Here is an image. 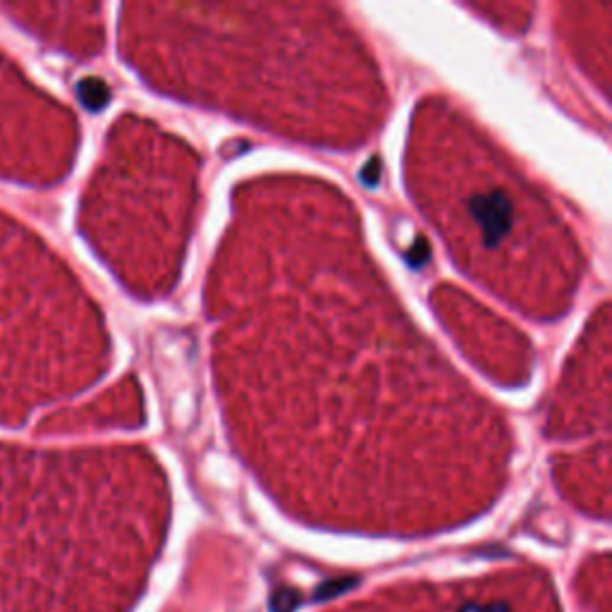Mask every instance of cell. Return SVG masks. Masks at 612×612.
I'll use <instances>...</instances> for the list:
<instances>
[{
  "label": "cell",
  "instance_id": "cell-1",
  "mask_svg": "<svg viewBox=\"0 0 612 612\" xmlns=\"http://www.w3.org/2000/svg\"><path fill=\"white\" fill-rule=\"evenodd\" d=\"M106 352L99 311L70 268L0 211V424L87 388Z\"/></svg>",
  "mask_w": 612,
  "mask_h": 612
},
{
  "label": "cell",
  "instance_id": "cell-2",
  "mask_svg": "<svg viewBox=\"0 0 612 612\" xmlns=\"http://www.w3.org/2000/svg\"><path fill=\"white\" fill-rule=\"evenodd\" d=\"M77 146L75 118L0 53V177L48 187L70 168Z\"/></svg>",
  "mask_w": 612,
  "mask_h": 612
},
{
  "label": "cell",
  "instance_id": "cell-3",
  "mask_svg": "<svg viewBox=\"0 0 612 612\" xmlns=\"http://www.w3.org/2000/svg\"><path fill=\"white\" fill-rule=\"evenodd\" d=\"M0 12L24 32L77 58L101 48L99 5H0Z\"/></svg>",
  "mask_w": 612,
  "mask_h": 612
},
{
  "label": "cell",
  "instance_id": "cell-4",
  "mask_svg": "<svg viewBox=\"0 0 612 612\" xmlns=\"http://www.w3.org/2000/svg\"><path fill=\"white\" fill-rule=\"evenodd\" d=\"M297 603H299V596L295 591H287V589H283V591H278L273 596V601H271V608H273V612H292L297 608Z\"/></svg>",
  "mask_w": 612,
  "mask_h": 612
},
{
  "label": "cell",
  "instance_id": "cell-5",
  "mask_svg": "<svg viewBox=\"0 0 612 612\" xmlns=\"http://www.w3.org/2000/svg\"><path fill=\"white\" fill-rule=\"evenodd\" d=\"M464 612H510L503 605H486V608H467Z\"/></svg>",
  "mask_w": 612,
  "mask_h": 612
}]
</instances>
